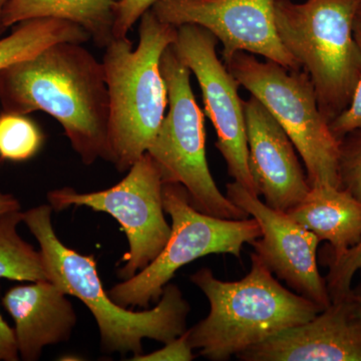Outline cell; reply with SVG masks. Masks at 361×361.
Masks as SVG:
<instances>
[{"mask_svg": "<svg viewBox=\"0 0 361 361\" xmlns=\"http://www.w3.org/2000/svg\"><path fill=\"white\" fill-rule=\"evenodd\" d=\"M2 111H42L63 127L85 165L109 159L110 99L103 63L82 44L59 42L0 68Z\"/></svg>", "mask_w": 361, "mask_h": 361, "instance_id": "6da1fadb", "label": "cell"}, {"mask_svg": "<svg viewBox=\"0 0 361 361\" xmlns=\"http://www.w3.org/2000/svg\"><path fill=\"white\" fill-rule=\"evenodd\" d=\"M52 211L49 204L35 207L23 213V222L39 242L49 281L80 299L94 315L104 353L142 355L145 338L165 344L187 331L191 306L177 285H166L152 310L135 311L114 302L104 289L94 256L82 255L59 239Z\"/></svg>", "mask_w": 361, "mask_h": 361, "instance_id": "7a4b0ae2", "label": "cell"}, {"mask_svg": "<svg viewBox=\"0 0 361 361\" xmlns=\"http://www.w3.org/2000/svg\"><path fill=\"white\" fill-rule=\"evenodd\" d=\"M190 280L207 297L210 310L187 330L188 338L199 355L211 361L229 360L323 310L281 285L255 252L250 271L238 281L217 279L207 267Z\"/></svg>", "mask_w": 361, "mask_h": 361, "instance_id": "3957f363", "label": "cell"}, {"mask_svg": "<svg viewBox=\"0 0 361 361\" xmlns=\"http://www.w3.org/2000/svg\"><path fill=\"white\" fill-rule=\"evenodd\" d=\"M139 32L137 49L128 37H115L102 61L110 99L108 161L121 173L148 152L165 118L161 59L177 37V27L161 23L152 9L140 18Z\"/></svg>", "mask_w": 361, "mask_h": 361, "instance_id": "277c9868", "label": "cell"}, {"mask_svg": "<svg viewBox=\"0 0 361 361\" xmlns=\"http://www.w3.org/2000/svg\"><path fill=\"white\" fill-rule=\"evenodd\" d=\"M360 0H275L278 35L314 87L318 106L331 122L350 104L361 75L355 37Z\"/></svg>", "mask_w": 361, "mask_h": 361, "instance_id": "5b68a950", "label": "cell"}, {"mask_svg": "<svg viewBox=\"0 0 361 361\" xmlns=\"http://www.w3.org/2000/svg\"><path fill=\"white\" fill-rule=\"evenodd\" d=\"M226 66L290 137L305 165L310 188H341V141L319 110L308 73L287 70L272 61L263 63L245 51L236 52Z\"/></svg>", "mask_w": 361, "mask_h": 361, "instance_id": "8992f818", "label": "cell"}, {"mask_svg": "<svg viewBox=\"0 0 361 361\" xmlns=\"http://www.w3.org/2000/svg\"><path fill=\"white\" fill-rule=\"evenodd\" d=\"M168 92L167 115L147 153L160 170L164 183L186 188L197 210L222 219L249 216L235 205L216 185L206 156L203 111L192 90L191 71L170 45L161 59Z\"/></svg>", "mask_w": 361, "mask_h": 361, "instance_id": "52a82bcc", "label": "cell"}, {"mask_svg": "<svg viewBox=\"0 0 361 361\" xmlns=\"http://www.w3.org/2000/svg\"><path fill=\"white\" fill-rule=\"evenodd\" d=\"M163 204L172 220L168 242L146 268L123 280L108 292L122 307L147 310L160 300L166 285L183 266L212 254H229L241 259L245 244L261 237L253 218L222 219L197 210L186 188L178 183H164Z\"/></svg>", "mask_w": 361, "mask_h": 361, "instance_id": "ba28073f", "label": "cell"}, {"mask_svg": "<svg viewBox=\"0 0 361 361\" xmlns=\"http://www.w3.org/2000/svg\"><path fill=\"white\" fill-rule=\"evenodd\" d=\"M163 185L158 166L146 153L115 186L92 193H78L73 188H61L49 192L47 201L54 210L87 207L116 219L129 242V250L121 260L123 265L118 270V276L128 280L160 254L170 237Z\"/></svg>", "mask_w": 361, "mask_h": 361, "instance_id": "9c48e42d", "label": "cell"}, {"mask_svg": "<svg viewBox=\"0 0 361 361\" xmlns=\"http://www.w3.org/2000/svg\"><path fill=\"white\" fill-rule=\"evenodd\" d=\"M176 51L194 73L200 85L206 115L210 118L217 142L215 146L235 182L259 196L248 163L246 122L239 84L216 52L217 39L197 25L177 27Z\"/></svg>", "mask_w": 361, "mask_h": 361, "instance_id": "30bf717a", "label": "cell"}, {"mask_svg": "<svg viewBox=\"0 0 361 361\" xmlns=\"http://www.w3.org/2000/svg\"><path fill=\"white\" fill-rule=\"evenodd\" d=\"M275 0H157L152 11L175 27L197 25L223 44V63L236 52L258 54L287 68L300 65L282 44L274 16Z\"/></svg>", "mask_w": 361, "mask_h": 361, "instance_id": "8fae6325", "label": "cell"}, {"mask_svg": "<svg viewBox=\"0 0 361 361\" xmlns=\"http://www.w3.org/2000/svg\"><path fill=\"white\" fill-rule=\"evenodd\" d=\"M229 200L258 223L261 237L251 244L278 279L322 310L331 303L325 278L318 268L320 240L286 212L271 208L237 182L227 184Z\"/></svg>", "mask_w": 361, "mask_h": 361, "instance_id": "7c38bea8", "label": "cell"}, {"mask_svg": "<svg viewBox=\"0 0 361 361\" xmlns=\"http://www.w3.org/2000/svg\"><path fill=\"white\" fill-rule=\"evenodd\" d=\"M249 169L266 205L288 212L310 192L290 137L256 97L243 101Z\"/></svg>", "mask_w": 361, "mask_h": 361, "instance_id": "4fadbf2b", "label": "cell"}, {"mask_svg": "<svg viewBox=\"0 0 361 361\" xmlns=\"http://www.w3.org/2000/svg\"><path fill=\"white\" fill-rule=\"evenodd\" d=\"M242 361H361V318L348 297L310 322L280 332L236 356Z\"/></svg>", "mask_w": 361, "mask_h": 361, "instance_id": "5bb4252c", "label": "cell"}, {"mask_svg": "<svg viewBox=\"0 0 361 361\" xmlns=\"http://www.w3.org/2000/svg\"><path fill=\"white\" fill-rule=\"evenodd\" d=\"M66 296L45 280L16 285L2 297V305L14 322L21 360H39L45 346L71 338L78 319Z\"/></svg>", "mask_w": 361, "mask_h": 361, "instance_id": "9a60e30c", "label": "cell"}, {"mask_svg": "<svg viewBox=\"0 0 361 361\" xmlns=\"http://www.w3.org/2000/svg\"><path fill=\"white\" fill-rule=\"evenodd\" d=\"M289 216L329 243L324 254L338 256L361 239V201L341 188L311 187Z\"/></svg>", "mask_w": 361, "mask_h": 361, "instance_id": "2e32d148", "label": "cell"}, {"mask_svg": "<svg viewBox=\"0 0 361 361\" xmlns=\"http://www.w3.org/2000/svg\"><path fill=\"white\" fill-rule=\"evenodd\" d=\"M118 1L116 0H9L4 13V25L13 27L35 18H59L85 28L99 47L114 37Z\"/></svg>", "mask_w": 361, "mask_h": 361, "instance_id": "e0dca14e", "label": "cell"}, {"mask_svg": "<svg viewBox=\"0 0 361 361\" xmlns=\"http://www.w3.org/2000/svg\"><path fill=\"white\" fill-rule=\"evenodd\" d=\"M11 35L0 39V68L32 58L47 47L59 42H89L85 28L59 18H35L13 26Z\"/></svg>", "mask_w": 361, "mask_h": 361, "instance_id": "ac0fdd59", "label": "cell"}, {"mask_svg": "<svg viewBox=\"0 0 361 361\" xmlns=\"http://www.w3.org/2000/svg\"><path fill=\"white\" fill-rule=\"evenodd\" d=\"M21 210L0 216V278L18 282L49 281L40 251L18 232Z\"/></svg>", "mask_w": 361, "mask_h": 361, "instance_id": "d6986e66", "label": "cell"}, {"mask_svg": "<svg viewBox=\"0 0 361 361\" xmlns=\"http://www.w3.org/2000/svg\"><path fill=\"white\" fill-rule=\"evenodd\" d=\"M44 135L37 123L23 114H0V158L25 161L37 156L44 146Z\"/></svg>", "mask_w": 361, "mask_h": 361, "instance_id": "ffe728a7", "label": "cell"}, {"mask_svg": "<svg viewBox=\"0 0 361 361\" xmlns=\"http://www.w3.org/2000/svg\"><path fill=\"white\" fill-rule=\"evenodd\" d=\"M322 263L329 267L324 278L331 301L346 298L353 288L355 275L361 270V239L341 255L323 254Z\"/></svg>", "mask_w": 361, "mask_h": 361, "instance_id": "44dd1931", "label": "cell"}, {"mask_svg": "<svg viewBox=\"0 0 361 361\" xmlns=\"http://www.w3.org/2000/svg\"><path fill=\"white\" fill-rule=\"evenodd\" d=\"M339 187L361 201V129L341 140Z\"/></svg>", "mask_w": 361, "mask_h": 361, "instance_id": "7402d4cb", "label": "cell"}, {"mask_svg": "<svg viewBox=\"0 0 361 361\" xmlns=\"http://www.w3.org/2000/svg\"><path fill=\"white\" fill-rule=\"evenodd\" d=\"M355 37L361 51V26L355 25ZM330 130L339 141L353 130L361 129V75L350 104L341 115L329 123Z\"/></svg>", "mask_w": 361, "mask_h": 361, "instance_id": "603a6c76", "label": "cell"}, {"mask_svg": "<svg viewBox=\"0 0 361 361\" xmlns=\"http://www.w3.org/2000/svg\"><path fill=\"white\" fill-rule=\"evenodd\" d=\"M157 0H121L118 2L114 37H126L142 14L152 8Z\"/></svg>", "mask_w": 361, "mask_h": 361, "instance_id": "cb8c5ba5", "label": "cell"}, {"mask_svg": "<svg viewBox=\"0 0 361 361\" xmlns=\"http://www.w3.org/2000/svg\"><path fill=\"white\" fill-rule=\"evenodd\" d=\"M188 330V329H187ZM194 349L190 344L187 331L182 336L167 342L163 348L148 355L133 356V361H192L195 358Z\"/></svg>", "mask_w": 361, "mask_h": 361, "instance_id": "d4e9b609", "label": "cell"}, {"mask_svg": "<svg viewBox=\"0 0 361 361\" xmlns=\"http://www.w3.org/2000/svg\"><path fill=\"white\" fill-rule=\"evenodd\" d=\"M13 327L9 326L0 313V361L20 360Z\"/></svg>", "mask_w": 361, "mask_h": 361, "instance_id": "484cf974", "label": "cell"}, {"mask_svg": "<svg viewBox=\"0 0 361 361\" xmlns=\"http://www.w3.org/2000/svg\"><path fill=\"white\" fill-rule=\"evenodd\" d=\"M18 210H21V206L18 199L13 195L0 192V216Z\"/></svg>", "mask_w": 361, "mask_h": 361, "instance_id": "4316f807", "label": "cell"}, {"mask_svg": "<svg viewBox=\"0 0 361 361\" xmlns=\"http://www.w3.org/2000/svg\"><path fill=\"white\" fill-rule=\"evenodd\" d=\"M360 281L357 284L353 286L351 288L350 293L348 296V300L350 301L351 305H353V310H355L356 314L360 316L361 318V270Z\"/></svg>", "mask_w": 361, "mask_h": 361, "instance_id": "83f0119b", "label": "cell"}, {"mask_svg": "<svg viewBox=\"0 0 361 361\" xmlns=\"http://www.w3.org/2000/svg\"><path fill=\"white\" fill-rule=\"evenodd\" d=\"M8 2L9 0H0V37H1L2 33L6 32L7 30L6 26L4 25V13Z\"/></svg>", "mask_w": 361, "mask_h": 361, "instance_id": "f1b7e54d", "label": "cell"}, {"mask_svg": "<svg viewBox=\"0 0 361 361\" xmlns=\"http://www.w3.org/2000/svg\"><path fill=\"white\" fill-rule=\"evenodd\" d=\"M356 23L361 26V0L360 6H358L357 13H356Z\"/></svg>", "mask_w": 361, "mask_h": 361, "instance_id": "f546056e", "label": "cell"}, {"mask_svg": "<svg viewBox=\"0 0 361 361\" xmlns=\"http://www.w3.org/2000/svg\"><path fill=\"white\" fill-rule=\"evenodd\" d=\"M116 1H118H118H121V0H116Z\"/></svg>", "mask_w": 361, "mask_h": 361, "instance_id": "4dcf8cb0", "label": "cell"}]
</instances>
